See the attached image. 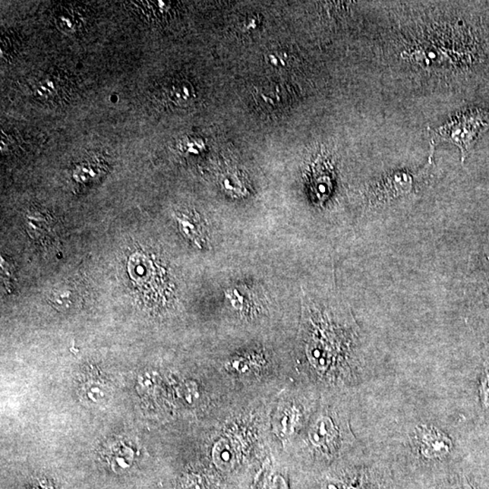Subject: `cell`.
I'll return each mask as SVG.
<instances>
[{
    "mask_svg": "<svg viewBox=\"0 0 489 489\" xmlns=\"http://www.w3.org/2000/svg\"><path fill=\"white\" fill-rule=\"evenodd\" d=\"M481 396L483 403L489 406V376L485 377L481 384Z\"/></svg>",
    "mask_w": 489,
    "mask_h": 489,
    "instance_id": "cell-10",
    "label": "cell"
},
{
    "mask_svg": "<svg viewBox=\"0 0 489 489\" xmlns=\"http://www.w3.org/2000/svg\"><path fill=\"white\" fill-rule=\"evenodd\" d=\"M151 375L149 374L141 375L140 378H139V383H140L141 387L144 388H151L153 386V381H151Z\"/></svg>",
    "mask_w": 489,
    "mask_h": 489,
    "instance_id": "cell-11",
    "label": "cell"
},
{
    "mask_svg": "<svg viewBox=\"0 0 489 489\" xmlns=\"http://www.w3.org/2000/svg\"><path fill=\"white\" fill-rule=\"evenodd\" d=\"M488 128L489 111L476 110L460 113L433 132L435 136L432 143L446 141L447 143L457 145L462 151V160L464 162L476 138Z\"/></svg>",
    "mask_w": 489,
    "mask_h": 489,
    "instance_id": "cell-2",
    "label": "cell"
},
{
    "mask_svg": "<svg viewBox=\"0 0 489 489\" xmlns=\"http://www.w3.org/2000/svg\"><path fill=\"white\" fill-rule=\"evenodd\" d=\"M77 293L72 291L68 287H60V288L53 290L51 296V302L53 307L60 309V310L66 311L72 307L77 302Z\"/></svg>",
    "mask_w": 489,
    "mask_h": 489,
    "instance_id": "cell-6",
    "label": "cell"
},
{
    "mask_svg": "<svg viewBox=\"0 0 489 489\" xmlns=\"http://www.w3.org/2000/svg\"><path fill=\"white\" fill-rule=\"evenodd\" d=\"M176 220L183 235L187 236L196 247L203 248L206 244V238L197 217L191 213H179L176 216Z\"/></svg>",
    "mask_w": 489,
    "mask_h": 489,
    "instance_id": "cell-5",
    "label": "cell"
},
{
    "mask_svg": "<svg viewBox=\"0 0 489 489\" xmlns=\"http://www.w3.org/2000/svg\"><path fill=\"white\" fill-rule=\"evenodd\" d=\"M415 440L419 455L431 462L445 459L452 450L450 438L434 426H418L415 431Z\"/></svg>",
    "mask_w": 489,
    "mask_h": 489,
    "instance_id": "cell-3",
    "label": "cell"
},
{
    "mask_svg": "<svg viewBox=\"0 0 489 489\" xmlns=\"http://www.w3.org/2000/svg\"><path fill=\"white\" fill-rule=\"evenodd\" d=\"M182 489H206L200 476L187 475L183 478Z\"/></svg>",
    "mask_w": 489,
    "mask_h": 489,
    "instance_id": "cell-9",
    "label": "cell"
},
{
    "mask_svg": "<svg viewBox=\"0 0 489 489\" xmlns=\"http://www.w3.org/2000/svg\"><path fill=\"white\" fill-rule=\"evenodd\" d=\"M239 177L236 174H232V173H229L228 175H226L224 177L223 179V185L224 188L227 189V191L231 192V193H236V194H242L243 191H241V189L238 187V186H241V183L239 182ZM242 187V186H241Z\"/></svg>",
    "mask_w": 489,
    "mask_h": 489,
    "instance_id": "cell-8",
    "label": "cell"
},
{
    "mask_svg": "<svg viewBox=\"0 0 489 489\" xmlns=\"http://www.w3.org/2000/svg\"><path fill=\"white\" fill-rule=\"evenodd\" d=\"M85 398L94 405H100L106 402L107 398V390L106 386L99 383H89L85 385L84 389Z\"/></svg>",
    "mask_w": 489,
    "mask_h": 489,
    "instance_id": "cell-7",
    "label": "cell"
},
{
    "mask_svg": "<svg viewBox=\"0 0 489 489\" xmlns=\"http://www.w3.org/2000/svg\"><path fill=\"white\" fill-rule=\"evenodd\" d=\"M414 184V179L408 172H394L384 177L372 189L374 203H384L394 198L411 193Z\"/></svg>",
    "mask_w": 489,
    "mask_h": 489,
    "instance_id": "cell-4",
    "label": "cell"
},
{
    "mask_svg": "<svg viewBox=\"0 0 489 489\" xmlns=\"http://www.w3.org/2000/svg\"><path fill=\"white\" fill-rule=\"evenodd\" d=\"M309 443L315 452L331 459L338 456L353 440L345 419L338 413L322 407L308 431Z\"/></svg>",
    "mask_w": 489,
    "mask_h": 489,
    "instance_id": "cell-1",
    "label": "cell"
},
{
    "mask_svg": "<svg viewBox=\"0 0 489 489\" xmlns=\"http://www.w3.org/2000/svg\"><path fill=\"white\" fill-rule=\"evenodd\" d=\"M441 489H472L469 485L465 484V483H456V484H452L450 485H445L444 488Z\"/></svg>",
    "mask_w": 489,
    "mask_h": 489,
    "instance_id": "cell-12",
    "label": "cell"
}]
</instances>
